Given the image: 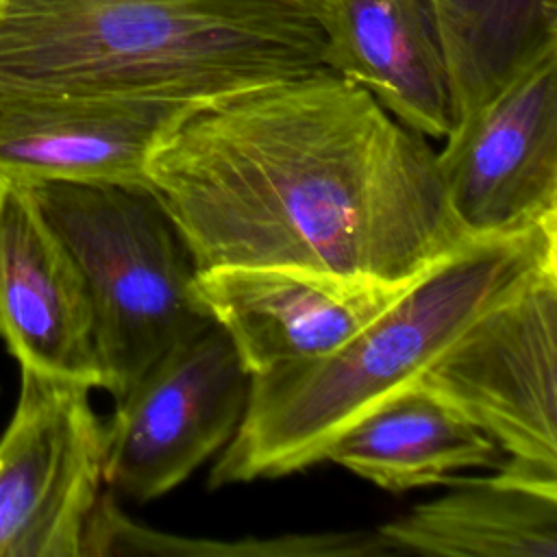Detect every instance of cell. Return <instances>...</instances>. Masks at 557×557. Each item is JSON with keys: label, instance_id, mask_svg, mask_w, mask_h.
<instances>
[{"label": "cell", "instance_id": "cell-1", "mask_svg": "<svg viewBox=\"0 0 557 557\" xmlns=\"http://www.w3.org/2000/svg\"><path fill=\"white\" fill-rule=\"evenodd\" d=\"M148 183L196 268L274 265L403 287L457 252L429 137L320 67L191 107Z\"/></svg>", "mask_w": 557, "mask_h": 557}, {"label": "cell", "instance_id": "cell-13", "mask_svg": "<svg viewBox=\"0 0 557 557\" xmlns=\"http://www.w3.org/2000/svg\"><path fill=\"white\" fill-rule=\"evenodd\" d=\"M376 529L389 555L557 557V483L496 468Z\"/></svg>", "mask_w": 557, "mask_h": 557}, {"label": "cell", "instance_id": "cell-4", "mask_svg": "<svg viewBox=\"0 0 557 557\" xmlns=\"http://www.w3.org/2000/svg\"><path fill=\"white\" fill-rule=\"evenodd\" d=\"M76 261L94 315L100 389L124 396L144 370L213 318L194 255L152 187L20 183Z\"/></svg>", "mask_w": 557, "mask_h": 557}, {"label": "cell", "instance_id": "cell-8", "mask_svg": "<svg viewBox=\"0 0 557 557\" xmlns=\"http://www.w3.org/2000/svg\"><path fill=\"white\" fill-rule=\"evenodd\" d=\"M437 170L450 215L470 239L557 222V46L457 120Z\"/></svg>", "mask_w": 557, "mask_h": 557}, {"label": "cell", "instance_id": "cell-15", "mask_svg": "<svg viewBox=\"0 0 557 557\" xmlns=\"http://www.w3.org/2000/svg\"><path fill=\"white\" fill-rule=\"evenodd\" d=\"M429 7L442 39L457 120L557 46V0H429Z\"/></svg>", "mask_w": 557, "mask_h": 557}, {"label": "cell", "instance_id": "cell-17", "mask_svg": "<svg viewBox=\"0 0 557 557\" xmlns=\"http://www.w3.org/2000/svg\"><path fill=\"white\" fill-rule=\"evenodd\" d=\"M0 2H2V0H0Z\"/></svg>", "mask_w": 557, "mask_h": 557}, {"label": "cell", "instance_id": "cell-10", "mask_svg": "<svg viewBox=\"0 0 557 557\" xmlns=\"http://www.w3.org/2000/svg\"><path fill=\"white\" fill-rule=\"evenodd\" d=\"M196 104L120 96H0V181L150 187V152Z\"/></svg>", "mask_w": 557, "mask_h": 557}, {"label": "cell", "instance_id": "cell-7", "mask_svg": "<svg viewBox=\"0 0 557 557\" xmlns=\"http://www.w3.org/2000/svg\"><path fill=\"white\" fill-rule=\"evenodd\" d=\"M91 387L20 368L0 437V557H83L104 485V422Z\"/></svg>", "mask_w": 557, "mask_h": 557}, {"label": "cell", "instance_id": "cell-12", "mask_svg": "<svg viewBox=\"0 0 557 557\" xmlns=\"http://www.w3.org/2000/svg\"><path fill=\"white\" fill-rule=\"evenodd\" d=\"M324 65L429 139L455 122L450 74L429 0H320Z\"/></svg>", "mask_w": 557, "mask_h": 557}, {"label": "cell", "instance_id": "cell-9", "mask_svg": "<svg viewBox=\"0 0 557 557\" xmlns=\"http://www.w3.org/2000/svg\"><path fill=\"white\" fill-rule=\"evenodd\" d=\"M411 285L385 287L274 265H220L196 276L202 305L250 376L333 352Z\"/></svg>", "mask_w": 557, "mask_h": 557}, {"label": "cell", "instance_id": "cell-6", "mask_svg": "<svg viewBox=\"0 0 557 557\" xmlns=\"http://www.w3.org/2000/svg\"><path fill=\"white\" fill-rule=\"evenodd\" d=\"M248 389L250 374L220 324L176 342L104 422V485L135 503L172 492L235 435Z\"/></svg>", "mask_w": 557, "mask_h": 557}, {"label": "cell", "instance_id": "cell-16", "mask_svg": "<svg viewBox=\"0 0 557 557\" xmlns=\"http://www.w3.org/2000/svg\"><path fill=\"white\" fill-rule=\"evenodd\" d=\"M187 555V557H383L389 555L376 531L289 533L231 542L194 540L144 527L128 518L111 490L102 492L83 537V557Z\"/></svg>", "mask_w": 557, "mask_h": 557}, {"label": "cell", "instance_id": "cell-5", "mask_svg": "<svg viewBox=\"0 0 557 557\" xmlns=\"http://www.w3.org/2000/svg\"><path fill=\"white\" fill-rule=\"evenodd\" d=\"M413 387L487 433L500 468L557 481V261L472 320Z\"/></svg>", "mask_w": 557, "mask_h": 557}, {"label": "cell", "instance_id": "cell-2", "mask_svg": "<svg viewBox=\"0 0 557 557\" xmlns=\"http://www.w3.org/2000/svg\"><path fill=\"white\" fill-rule=\"evenodd\" d=\"M320 67V0L0 2V96L207 102Z\"/></svg>", "mask_w": 557, "mask_h": 557}, {"label": "cell", "instance_id": "cell-3", "mask_svg": "<svg viewBox=\"0 0 557 557\" xmlns=\"http://www.w3.org/2000/svg\"><path fill=\"white\" fill-rule=\"evenodd\" d=\"M555 261L557 222L470 239L333 352L250 376L246 411L207 485L281 479L324 461L355 420L413 387L472 320Z\"/></svg>", "mask_w": 557, "mask_h": 557}, {"label": "cell", "instance_id": "cell-14", "mask_svg": "<svg viewBox=\"0 0 557 557\" xmlns=\"http://www.w3.org/2000/svg\"><path fill=\"white\" fill-rule=\"evenodd\" d=\"M503 459L487 433L418 387L372 407L324 455V461L394 494L446 485L459 470L498 468Z\"/></svg>", "mask_w": 557, "mask_h": 557}, {"label": "cell", "instance_id": "cell-11", "mask_svg": "<svg viewBox=\"0 0 557 557\" xmlns=\"http://www.w3.org/2000/svg\"><path fill=\"white\" fill-rule=\"evenodd\" d=\"M0 337L20 368L100 389L83 274L20 183L0 181Z\"/></svg>", "mask_w": 557, "mask_h": 557}]
</instances>
